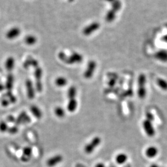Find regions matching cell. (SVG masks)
I'll use <instances>...</instances> for the list:
<instances>
[{
	"instance_id": "cell-1",
	"label": "cell",
	"mask_w": 167,
	"mask_h": 167,
	"mask_svg": "<svg viewBox=\"0 0 167 167\" xmlns=\"http://www.w3.org/2000/svg\"><path fill=\"white\" fill-rule=\"evenodd\" d=\"M58 58L63 63L68 65H74L80 64L83 60V56L77 52H73L70 56H68L63 52L58 54Z\"/></svg>"
},
{
	"instance_id": "cell-30",
	"label": "cell",
	"mask_w": 167,
	"mask_h": 167,
	"mask_svg": "<svg viewBox=\"0 0 167 167\" xmlns=\"http://www.w3.org/2000/svg\"><path fill=\"white\" fill-rule=\"evenodd\" d=\"M19 132L18 126L15 125L9 127L7 132L11 135H15Z\"/></svg>"
},
{
	"instance_id": "cell-33",
	"label": "cell",
	"mask_w": 167,
	"mask_h": 167,
	"mask_svg": "<svg viewBox=\"0 0 167 167\" xmlns=\"http://www.w3.org/2000/svg\"><path fill=\"white\" fill-rule=\"evenodd\" d=\"M16 120V118L14 117V116L13 115H9L6 118V122H9V123H15Z\"/></svg>"
},
{
	"instance_id": "cell-25",
	"label": "cell",
	"mask_w": 167,
	"mask_h": 167,
	"mask_svg": "<svg viewBox=\"0 0 167 167\" xmlns=\"http://www.w3.org/2000/svg\"><path fill=\"white\" fill-rule=\"evenodd\" d=\"M156 58L163 62L167 61V52L166 51H161L156 54Z\"/></svg>"
},
{
	"instance_id": "cell-29",
	"label": "cell",
	"mask_w": 167,
	"mask_h": 167,
	"mask_svg": "<svg viewBox=\"0 0 167 167\" xmlns=\"http://www.w3.org/2000/svg\"><path fill=\"white\" fill-rule=\"evenodd\" d=\"M9 126L6 121H0V132L5 133L7 132L9 128Z\"/></svg>"
},
{
	"instance_id": "cell-38",
	"label": "cell",
	"mask_w": 167,
	"mask_h": 167,
	"mask_svg": "<svg viewBox=\"0 0 167 167\" xmlns=\"http://www.w3.org/2000/svg\"><path fill=\"white\" fill-rule=\"evenodd\" d=\"M106 1L107 2H111V3H112L114 0H106Z\"/></svg>"
},
{
	"instance_id": "cell-35",
	"label": "cell",
	"mask_w": 167,
	"mask_h": 167,
	"mask_svg": "<svg viewBox=\"0 0 167 167\" xmlns=\"http://www.w3.org/2000/svg\"><path fill=\"white\" fill-rule=\"evenodd\" d=\"M94 167H106V166H105L104 163H103L102 162H99V163L96 164Z\"/></svg>"
},
{
	"instance_id": "cell-10",
	"label": "cell",
	"mask_w": 167,
	"mask_h": 167,
	"mask_svg": "<svg viewBox=\"0 0 167 167\" xmlns=\"http://www.w3.org/2000/svg\"><path fill=\"white\" fill-rule=\"evenodd\" d=\"M100 26H101L100 24L97 22L91 23L90 25L87 26L86 27L84 28L83 33L85 35H90L91 34H92L94 31H97L100 27Z\"/></svg>"
},
{
	"instance_id": "cell-20",
	"label": "cell",
	"mask_w": 167,
	"mask_h": 167,
	"mask_svg": "<svg viewBox=\"0 0 167 167\" xmlns=\"http://www.w3.org/2000/svg\"><path fill=\"white\" fill-rule=\"evenodd\" d=\"M27 116V112L25 111H22L20 113V114L18 115V117L16 118L15 122V125H19L22 124V123L24 121V118L26 117Z\"/></svg>"
},
{
	"instance_id": "cell-7",
	"label": "cell",
	"mask_w": 167,
	"mask_h": 167,
	"mask_svg": "<svg viewBox=\"0 0 167 167\" xmlns=\"http://www.w3.org/2000/svg\"><path fill=\"white\" fill-rule=\"evenodd\" d=\"M142 126L147 136L150 137H153L155 136L156 131L152 122L146 119L143 121Z\"/></svg>"
},
{
	"instance_id": "cell-34",
	"label": "cell",
	"mask_w": 167,
	"mask_h": 167,
	"mask_svg": "<svg viewBox=\"0 0 167 167\" xmlns=\"http://www.w3.org/2000/svg\"><path fill=\"white\" fill-rule=\"evenodd\" d=\"M116 81L115 80V79H111L110 80H109L108 83V84L111 87H113L116 85Z\"/></svg>"
},
{
	"instance_id": "cell-32",
	"label": "cell",
	"mask_w": 167,
	"mask_h": 167,
	"mask_svg": "<svg viewBox=\"0 0 167 167\" xmlns=\"http://www.w3.org/2000/svg\"><path fill=\"white\" fill-rule=\"evenodd\" d=\"M146 119L149 120L151 122H153L155 121V117L153 113H151L150 112H147L146 113Z\"/></svg>"
},
{
	"instance_id": "cell-24",
	"label": "cell",
	"mask_w": 167,
	"mask_h": 167,
	"mask_svg": "<svg viewBox=\"0 0 167 167\" xmlns=\"http://www.w3.org/2000/svg\"><path fill=\"white\" fill-rule=\"evenodd\" d=\"M54 113L57 117L60 118H64L66 115L65 110H64V108L61 107V106H56L55 108Z\"/></svg>"
},
{
	"instance_id": "cell-9",
	"label": "cell",
	"mask_w": 167,
	"mask_h": 167,
	"mask_svg": "<svg viewBox=\"0 0 167 167\" xmlns=\"http://www.w3.org/2000/svg\"><path fill=\"white\" fill-rule=\"evenodd\" d=\"M63 160L64 157L61 155L56 154L49 158L46 162V164L49 167H54L61 163Z\"/></svg>"
},
{
	"instance_id": "cell-15",
	"label": "cell",
	"mask_w": 167,
	"mask_h": 167,
	"mask_svg": "<svg viewBox=\"0 0 167 167\" xmlns=\"http://www.w3.org/2000/svg\"><path fill=\"white\" fill-rule=\"evenodd\" d=\"M30 111L34 117L38 119H40L42 117L43 113L41 110L39 108L38 106L35 105H32L30 107Z\"/></svg>"
},
{
	"instance_id": "cell-22",
	"label": "cell",
	"mask_w": 167,
	"mask_h": 167,
	"mask_svg": "<svg viewBox=\"0 0 167 167\" xmlns=\"http://www.w3.org/2000/svg\"><path fill=\"white\" fill-rule=\"evenodd\" d=\"M157 85L161 90L164 91H167V80L164 79L159 78L156 80Z\"/></svg>"
},
{
	"instance_id": "cell-13",
	"label": "cell",
	"mask_w": 167,
	"mask_h": 167,
	"mask_svg": "<svg viewBox=\"0 0 167 167\" xmlns=\"http://www.w3.org/2000/svg\"><path fill=\"white\" fill-rule=\"evenodd\" d=\"M158 153V150L156 146H150L146 148L145 151L146 155L149 158H153L156 156Z\"/></svg>"
},
{
	"instance_id": "cell-28",
	"label": "cell",
	"mask_w": 167,
	"mask_h": 167,
	"mask_svg": "<svg viewBox=\"0 0 167 167\" xmlns=\"http://www.w3.org/2000/svg\"><path fill=\"white\" fill-rule=\"evenodd\" d=\"M112 9L116 12L118 11L121 8L122 3L120 0H114L111 3Z\"/></svg>"
},
{
	"instance_id": "cell-40",
	"label": "cell",
	"mask_w": 167,
	"mask_h": 167,
	"mask_svg": "<svg viewBox=\"0 0 167 167\" xmlns=\"http://www.w3.org/2000/svg\"><path fill=\"white\" fill-rule=\"evenodd\" d=\"M0 100H1V99H0Z\"/></svg>"
},
{
	"instance_id": "cell-6",
	"label": "cell",
	"mask_w": 167,
	"mask_h": 167,
	"mask_svg": "<svg viewBox=\"0 0 167 167\" xmlns=\"http://www.w3.org/2000/svg\"><path fill=\"white\" fill-rule=\"evenodd\" d=\"M97 68V63L94 60H90L87 64L86 68L84 72L83 76L86 79H90L94 75Z\"/></svg>"
},
{
	"instance_id": "cell-17",
	"label": "cell",
	"mask_w": 167,
	"mask_h": 167,
	"mask_svg": "<svg viewBox=\"0 0 167 167\" xmlns=\"http://www.w3.org/2000/svg\"><path fill=\"white\" fill-rule=\"evenodd\" d=\"M38 41L37 38L33 34L27 35L24 39L25 44L28 46H33L36 44Z\"/></svg>"
},
{
	"instance_id": "cell-5",
	"label": "cell",
	"mask_w": 167,
	"mask_h": 167,
	"mask_svg": "<svg viewBox=\"0 0 167 167\" xmlns=\"http://www.w3.org/2000/svg\"><path fill=\"white\" fill-rule=\"evenodd\" d=\"M21 34V29L18 26H12L7 30L5 37L9 40H14L18 38Z\"/></svg>"
},
{
	"instance_id": "cell-3",
	"label": "cell",
	"mask_w": 167,
	"mask_h": 167,
	"mask_svg": "<svg viewBox=\"0 0 167 167\" xmlns=\"http://www.w3.org/2000/svg\"><path fill=\"white\" fill-rule=\"evenodd\" d=\"M43 76V70L41 67L38 66L35 68L34 72V77L35 78V90L38 92H41L43 90V85L42 78Z\"/></svg>"
},
{
	"instance_id": "cell-39",
	"label": "cell",
	"mask_w": 167,
	"mask_h": 167,
	"mask_svg": "<svg viewBox=\"0 0 167 167\" xmlns=\"http://www.w3.org/2000/svg\"></svg>"
},
{
	"instance_id": "cell-31",
	"label": "cell",
	"mask_w": 167,
	"mask_h": 167,
	"mask_svg": "<svg viewBox=\"0 0 167 167\" xmlns=\"http://www.w3.org/2000/svg\"><path fill=\"white\" fill-rule=\"evenodd\" d=\"M0 103H1V105H2V106H3L4 108H7L9 105L11 104V103L8 100V99L7 98L4 97H3L2 99H1Z\"/></svg>"
},
{
	"instance_id": "cell-36",
	"label": "cell",
	"mask_w": 167,
	"mask_h": 167,
	"mask_svg": "<svg viewBox=\"0 0 167 167\" xmlns=\"http://www.w3.org/2000/svg\"><path fill=\"white\" fill-rule=\"evenodd\" d=\"M5 89V86L2 84H0V91H2Z\"/></svg>"
},
{
	"instance_id": "cell-16",
	"label": "cell",
	"mask_w": 167,
	"mask_h": 167,
	"mask_svg": "<svg viewBox=\"0 0 167 167\" xmlns=\"http://www.w3.org/2000/svg\"><path fill=\"white\" fill-rule=\"evenodd\" d=\"M14 82V77L12 73H9L7 77L6 83L5 84V89L7 91H11L13 87V84Z\"/></svg>"
},
{
	"instance_id": "cell-23",
	"label": "cell",
	"mask_w": 167,
	"mask_h": 167,
	"mask_svg": "<svg viewBox=\"0 0 167 167\" xmlns=\"http://www.w3.org/2000/svg\"><path fill=\"white\" fill-rule=\"evenodd\" d=\"M77 94V88L74 86H71L67 91V97L69 99L76 98Z\"/></svg>"
},
{
	"instance_id": "cell-26",
	"label": "cell",
	"mask_w": 167,
	"mask_h": 167,
	"mask_svg": "<svg viewBox=\"0 0 167 167\" xmlns=\"http://www.w3.org/2000/svg\"><path fill=\"white\" fill-rule=\"evenodd\" d=\"M4 97L7 98L11 104H15L17 101V98L13 94L12 91H7V92L4 94Z\"/></svg>"
},
{
	"instance_id": "cell-18",
	"label": "cell",
	"mask_w": 167,
	"mask_h": 167,
	"mask_svg": "<svg viewBox=\"0 0 167 167\" xmlns=\"http://www.w3.org/2000/svg\"><path fill=\"white\" fill-rule=\"evenodd\" d=\"M128 157L125 153H119L117 155L115 158V160L116 163L118 164H123L128 161Z\"/></svg>"
},
{
	"instance_id": "cell-11",
	"label": "cell",
	"mask_w": 167,
	"mask_h": 167,
	"mask_svg": "<svg viewBox=\"0 0 167 167\" xmlns=\"http://www.w3.org/2000/svg\"><path fill=\"white\" fill-rule=\"evenodd\" d=\"M33 149L31 146H25L23 149L21 160L24 162H27L31 160L32 156Z\"/></svg>"
},
{
	"instance_id": "cell-12",
	"label": "cell",
	"mask_w": 167,
	"mask_h": 167,
	"mask_svg": "<svg viewBox=\"0 0 167 167\" xmlns=\"http://www.w3.org/2000/svg\"><path fill=\"white\" fill-rule=\"evenodd\" d=\"M15 65V60L13 56H9L4 62V67L8 72H11L14 69Z\"/></svg>"
},
{
	"instance_id": "cell-27",
	"label": "cell",
	"mask_w": 167,
	"mask_h": 167,
	"mask_svg": "<svg viewBox=\"0 0 167 167\" xmlns=\"http://www.w3.org/2000/svg\"><path fill=\"white\" fill-rule=\"evenodd\" d=\"M116 16V12L115 11L111 9L108 11L106 15V20L108 22H112L113 21Z\"/></svg>"
},
{
	"instance_id": "cell-21",
	"label": "cell",
	"mask_w": 167,
	"mask_h": 167,
	"mask_svg": "<svg viewBox=\"0 0 167 167\" xmlns=\"http://www.w3.org/2000/svg\"><path fill=\"white\" fill-rule=\"evenodd\" d=\"M30 66H31L34 68L38 67V61L34 59L27 60V61H26L24 64V68L28 69Z\"/></svg>"
},
{
	"instance_id": "cell-19",
	"label": "cell",
	"mask_w": 167,
	"mask_h": 167,
	"mask_svg": "<svg viewBox=\"0 0 167 167\" xmlns=\"http://www.w3.org/2000/svg\"><path fill=\"white\" fill-rule=\"evenodd\" d=\"M54 82H55V84L56 86L59 87H63L67 85L68 80L65 77L60 76L56 78Z\"/></svg>"
},
{
	"instance_id": "cell-14",
	"label": "cell",
	"mask_w": 167,
	"mask_h": 167,
	"mask_svg": "<svg viewBox=\"0 0 167 167\" xmlns=\"http://www.w3.org/2000/svg\"><path fill=\"white\" fill-rule=\"evenodd\" d=\"M78 108V101L76 98H71L69 99L67 105V109L68 111L73 113L76 111Z\"/></svg>"
},
{
	"instance_id": "cell-2",
	"label": "cell",
	"mask_w": 167,
	"mask_h": 167,
	"mask_svg": "<svg viewBox=\"0 0 167 167\" xmlns=\"http://www.w3.org/2000/svg\"><path fill=\"white\" fill-rule=\"evenodd\" d=\"M138 89L137 95L139 98L141 99H144L146 96V78L145 74L143 73L140 74L138 77Z\"/></svg>"
},
{
	"instance_id": "cell-37",
	"label": "cell",
	"mask_w": 167,
	"mask_h": 167,
	"mask_svg": "<svg viewBox=\"0 0 167 167\" xmlns=\"http://www.w3.org/2000/svg\"><path fill=\"white\" fill-rule=\"evenodd\" d=\"M150 167H160L158 164L156 163L151 164Z\"/></svg>"
},
{
	"instance_id": "cell-8",
	"label": "cell",
	"mask_w": 167,
	"mask_h": 167,
	"mask_svg": "<svg viewBox=\"0 0 167 167\" xmlns=\"http://www.w3.org/2000/svg\"><path fill=\"white\" fill-rule=\"evenodd\" d=\"M25 86L27 97L31 100L35 98L36 91L35 85H34L33 82L30 79H28L26 80Z\"/></svg>"
},
{
	"instance_id": "cell-4",
	"label": "cell",
	"mask_w": 167,
	"mask_h": 167,
	"mask_svg": "<svg viewBox=\"0 0 167 167\" xmlns=\"http://www.w3.org/2000/svg\"><path fill=\"white\" fill-rule=\"evenodd\" d=\"M101 142V138L99 136H96L91 139L90 142L84 147V151L86 154H91L94 152V150L100 145Z\"/></svg>"
}]
</instances>
